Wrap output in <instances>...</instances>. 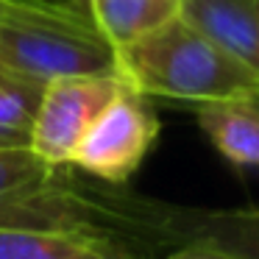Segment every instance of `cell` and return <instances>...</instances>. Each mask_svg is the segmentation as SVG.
<instances>
[{"label": "cell", "mask_w": 259, "mask_h": 259, "mask_svg": "<svg viewBox=\"0 0 259 259\" xmlns=\"http://www.w3.org/2000/svg\"><path fill=\"white\" fill-rule=\"evenodd\" d=\"M123 81L145 98L181 103L253 101L259 73L176 14L156 31L117 51Z\"/></svg>", "instance_id": "obj_1"}, {"label": "cell", "mask_w": 259, "mask_h": 259, "mask_svg": "<svg viewBox=\"0 0 259 259\" xmlns=\"http://www.w3.org/2000/svg\"><path fill=\"white\" fill-rule=\"evenodd\" d=\"M0 73L45 87L59 75L120 70L81 0H17L0 17Z\"/></svg>", "instance_id": "obj_2"}, {"label": "cell", "mask_w": 259, "mask_h": 259, "mask_svg": "<svg viewBox=\"0 0 259 259\" xmlns=\"http://www.w3.org/2000/svg\"><path fill=\"white\" fill-rule=\"evenodd\" d=\"M137 240L148 256L201 240L259 259V206H184L140 195Z\"/></svg>", "instance_id": "obj_3"}, {"label": "cell", "mask_w": 259, "mask_h": 259, "mask_svg": "<svg viewBox=\"0 0 259 259\" xmlns=\"http://www.w3.org/2000/svg\"><path fill=\"white\" fill-rule=\"evenodd\" d=\"M123 87L128 84L117 73H75L51 78L39 92L28 148L45 164H70L90 125Z\"/></svg>", "instance_id": "obj_4"}, {"label": "cell", "mask_w": 259, "mask_h": 259, "mask_svg": "<svg viewBox=\"0 0 259 259\" xmlns=\"http://www.w3.org/2000/svg\"><path fill=\"white\" fill-rule=\"evenodd\" d=\"M159 131L162 125L148 106V98L123 87L90 125L70 164L109 184H128L153 151Z\"/></svg>", "instance_id": "obj_5"}, {"label": "cell", "mask_w": 259, "mask_h": 259, "mask_svg": "<svg viewBox=\"0 0 259 259\" xmlns=\"http://www.w3.org/2000/svg\"><path fill=\"white\" fill-rule=\"evenodd\" d=\"M181 17L259 73V14L253 0H181Z\"/></svg>", "instance_id": "obj_6"}, {"label": "cell", "mask_w": 259, "mask_h": 259, "mask_svg": "<svg viewBox=\"0 0 259 259\" xmlns=\"http://www.w3.org/2000/svg\"><path fill=\"white\" fill-rule=\"evenodd\" d=\"M195 123L223 159L259 170V109L251 101L198 103Z\"/></svg>", "instance_id": "obj_7"}, {"label": "cell", "mask_w": 259, "mask_h": 259, "mask_svg": "<svg viewBox=\"0 0 259 259\" xmlns=\"http://www.w3.org/2000/svg\"><path fill=\"white\" fill-rule=\"evenodd\" d=\"M84 6L114 51H123L181 14V0H84Z\"/></svg>", "instance_id": "obj_8"}, {"label": "cell", "mask_w": 259, "mask_h": 259, "mask_svg": "<svg viewBox=\"0 0 259 259\" xmlns=\"http://www.w3.org/2000/svg\"><path fill=\"white\" fill-rule=\"evenodd\" d=\"M103 242L78 231L0 223V259H73Z\"/></svg>", "instance_id": "obj_9"}, {"label": "cell", "mask_w": 259, "mask_h": 259, "mask_svg": "<svg viewBox=\"0 0 259 259\" xmlns=\"http://www.w3.org/2000/svg\"><path fill=\"white\" fill-rule=\"evenodd\" d=\"M42 87L0 73V148L28 145Z\"/></svg>", "instance_id": "obj_10"}, {"label": "cell", "mask_w": 259, "mask_h": 259, "mask_svg": "<svg viewBox=\"0 0 259 259\" xmlns=\"http://www.w3.org/2000/svg\"><path fill=\"white\" fill-rule=\"evenodd\" d=\"M48 167L53 164H45L28 145H3L0 148V198L34 184Z\"/></svg>", "instance_id": "obj_11"}, {"label": "cell", "mask_w": 259, "mask_h": 259, "mask_svg": "<svg viewBox=\"0 0 259 259\" xmlns=\"http://www.w3.org/2000/svg\"><path fill=\"white\" fill-rule=\"evenodd\" d=\"M162 259H242V256H237V253L226 251V248L212 245V242L195 240V242H184V245L170 248V251L164 253Z\"/></svg>", "instance_id": "obj_12"}, {"label": "cell", "mask_w": 259, "mask_h": 259, "mask_svg": "<svg viewBox=\"0 0 259 259\" xmlns=\"http://www.w3.org/2000/svg\"><path fill=\"white\" fill-rule=\"evenodd\" d=\"M73 259H153V256H145L140 251H131L125 245H117V242H103L98 248H90L87 253H78Z\"/></svg>", "instance_id": "obj_13"}, {"label": "cell", "mask_w": 259, "mask_h": 259, "mask_svg": "<svg viewBox=\"0 0 259 259\" xmlns=\"http://www.w3.org/2000/svg\"><path fill=\"white\" fill-rule=\"evenodd\" d=\"M14 3H17V0H0V17H3V14H6Z\"/></svg>", "instance_id": "obj_14"}, {"label": "cell", "mask_w": 259, "mask_h": 259, "mask_svg": "<svg viewBox=\"0 0 259 259\" xmlns=\"http://www.w3.org/2000/svg\"><path fill=\"white\" fill-rule=\"evenodd\" d=\"M251 103H253V106H256V109H259V95H256V98H253V101H251Z\"/></svg>", "instance_id": "obj_15"}, {"label": "cell", "mask_w": 259, "mask_h": 259, "mask_svg": "<svg viewBox=\"0 0 259 259\" xmlns=\"http://www.w3.org/2000/svg\"><path fill=\"white\" fill-rule=\"evenodd\" d=\"M253 6H256V14H259V0H253Z\"/></svg>", "instance_id": "obj_16"}, {"label": "cell", "mask_w": 259, "mask_h": 259, "mask_svg": "<svg viewBox=\"0 0 259 259\" xmlns=\"http://www.w3.org/2000/svg\"><path fill=\"white\" fill-rule=\"evenodd\" d=\"M81 3H84V0H81Z\"/></svg>", "instance_id": "obj_17"}]
</instances>
